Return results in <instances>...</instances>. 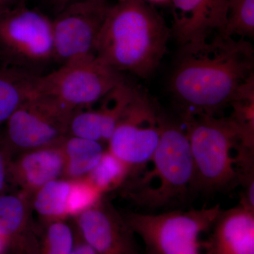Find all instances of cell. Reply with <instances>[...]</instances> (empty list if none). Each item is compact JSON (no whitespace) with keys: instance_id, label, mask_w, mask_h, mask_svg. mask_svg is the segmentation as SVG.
<instances>
[{"instance_id":"9c48e42d","label":"cell","mask_w":254,"mask_h":254,"mask_svg":"<svg viewBox=\"0 0 254 254\" xmlns=\"http://www.w3.org/2000/svg\"><path fill=\"white\" fill-rule=\"evenodd\" d=\"M110 4L108 0H83L53 18L55 59L63 64L95 57V47Z\"/></svg>"},{"instance_id":"9a60e30c","label":"cell","mask_w":254,"mask_h":254,"mask_svg":"<svg viewBox=\"0 0 254 254\" xmlns=\"http://www.w3.org/2000/svg\"><path fill=\"white\" fill-rule=\"evenodd\" d=\"M65 156L59 143L30 150L18 160L14 173L18 183L28 191H37L64 173Z\"/></svg>"},{"instance_id":"cb8c5ba5","label":"cell","mask_w":254,"mask_h":254,"mask_svg":"<svg viewBox=\"0 0 254 254\" xmlns=\"http://www.w3.org/2000/svg\"><path fill=\"white\" fill-rule=\"evenodd\" d=\"M44 1L49 5L52 9L54 10L55 15H56L70 5L78 2V1H83V0H44Z\"/></svg>"},{"instance_id":"ba28073f","label":"cell","mask_w":254,"mask_h":254,"mask_svg":"<svg viewBox=\"0 0 254 254\" xmlns=\"http://www.w3.org/2000/svg\"><path fill=\"white\" fill-rule=\"evenodd\" d=\"M160 113L148 95L136 90L108 141V150L132 170L143 168L158 144Z\"/></svg>"},{"instance_id":"4316f807","label":"cell","mask_w":254,"mask_h":254,"mask_svg":"<svg viewBox=\"0 0 254 254\" xmlns=\"http://www.w3.org/2000/svg\"><path fill=\"white\" fill-rule=\"evenodd\" d=\"M19 1L20 0H0V11L9 8V6Z\"/></svg>"},{"instance_id":"7c38bea8","label":"cell","mask_w":254,"mask_h":254,"mask_svg":"<svg viewBox=\"0 0 254 254\" xmlns=\"http://www.w3.org/2000/svg\"><path fill=\"white\" fill-rule=\"evenodd\" d=\"M174 36L182 48L200 44L213 33L223 34L229 0H170Z\"/></svg>"},{"instance_id":"5bb4252c","label":"cell","mask_w":254,"mask_h":254,"mask_svg":"<svg viewBox=\"0 0 254 254\" xmlns=\"http://www.w3.org/2000/svg\"><path fill=\"white\" fill-rule=\"evenodd\" d=\"M0 236L14 254H39L41 237L32 225L24 198L0 196Z\"/></svg>"},{"instance_id":"4fadbf2b","label":"cell","mask_w":254,"mask_h":254,"mask_svg":"<svg viewBox=\"0 0 254 254\" xmlns=\"http://www.w3.org/2000/svg\"><path fill=\"white\" fill-rule=\"evenodd\" d=\"M213 254H254V210L239 204L222 210L211 233Z\"/></svg>"},{"instance_id":"e0dca14e","label":"cell","mask_w":254,"mask_h":254,"mask_svg":"<svg viewBox=\"0 0 254 254\" xmlns=\"http://www.w3.org/2000/svg\"><path fill=\"white\" fill-rule=\"evenodd\" d=\"M36 75L0 70V123L6 121L23 102L36 94Z\"/></svg>"},{"instance_id":"7a4b0ae2","label":"cell","mask_w":254,"mask_h":254,"mask_svg":"<svg viewBox=\"0 0 254 254\" xmlns=\"http://www.w3.org/2000/svg\"><path fill=\"white\" fill-rule=\"evenodd\" d=\"M170 30L144 0H118L110 5L100 30L95 58L110 68L150 76L167 50Z\"/></svg>"},{"instance_id":"ffe728a7","label":"cell","mask_w":254,"mask_h":254,"mask_svg":"<svg viewBox=\"0 0 254 254\" xmlns=\"http://www.w3.org/2000/svg\"><path fill=\"white\" fill-rule=\"evenodd\" d=\"M223 35L241 38L254 36V0H229L226 27Z\"/></svg>"},{"instance_id":"83f0119b","label":"cell","mask_w":254,"mask_h":254,"mask_svg":"<svg viewBox=\"0 0 254 254\" xmlns=\"http://www.w3.org/2000/svg\"><path fill=\"white\" fill-rule=\"evenodd\" d=\"M6 245L5 243L4 240H3L2 237L0 236V254H2L3 251L4 250V249L6 248Z\"/></svg>"},{"instance_id":"277c9868","label":"cell","mask_w":254,"mask_h":254,"mask_svg":"<svg viewBox=\"0 0 254 254\" xmlns=\"http://www.w3.org/2000/svg\"><path fill=\"white\" fill-rule=\"evenodd\" d=\"M183 120L193 160L192 191L210 195L240 185V165L250 153L232 119L198 115Z\"/></svg>"},{"instance_id":"7402d4cb","label":"cell","mask_w":254,"mask_h":254,"mask_svg":"<svg viewBox=\"0 0 254 254\" xmlns=\"http://www.w3.org/2000/svg\"><path fill=\"white\" fill-rule=\"evenodd\" d=\"M90 107L73 111L68 125V135L93 140L101 143L103 139V126L96 110Z\"/></svg>"},{"instance_id":"603a6c76","label":"cell","mask_w":254,"mask_h":254,"mask_svg":"<svg viewBox=\"0 0 254 254\" xmlns=\"http://www.w3.org/2000/svg\"><path fill=\"white\" fill-rule=\"evenodd\" d=\"M102 192L88 179L73 180L68 203V215H78L100 200Z\"/></svg>"},{"instance_id":"2e32d148","label":"cell","mask_w":254,"mask_h":254,"mask_svg":"<svg viewBox=\"0 0 254 254\" xmlns=\"http://www.w3.org/2000/svg\"><path fill=\"white\" fill-rule=\"evenodd\" d=\"M60 144L65 156L64 173L73 179L91 173L105 153L100 142L70 135L65 136Z\"/></svg>"},{"instance_id":"ac0fdd59","label":"cell","mask_w":254,"mask_h":254,"mask_svg":"<svg viewBox=\"0 0 254 254\" xmlns=\"http://www.w3.org/2000/svg\"><path fill=\"white\" fill-rule=\"evenodd\" d=\"M71 182L53 180L37 190L35 210L40 215L50 219H59L67 215L68 198Z\"/></svg>"},{"instance_id":"6da1fadb","label":"cell","mask_w":254,"mask_h":254,"mask_svg":"<svg viewBox=\"0 0 254 254\" xmlns=\"http://www.w3.org/2000/svg\"><path fill=\"white\" fill-rule=\"evenodd\" d=\"M254 50L244 38L216 34L213 40L182 48L170 90L185 110L183 118L216 116L254 77Z\"/></svg>"},{"instance_id":"d6986e66","label":"cell","mask_w":254,"mask_h":254,"mask_svg":"<svg viewBox=\"0 0 254 254\" xmlns=\"http://www.w3.org/2000/svg\"><path fill=\"white\" fill-rule=\"evenodd\" d=\"M132 175L131 167L108 150L86 178L103 193L122 186L127 181V177Z\"/></svg>"},{"instance_id":"5b68a950","label":"cell","mask_w":254,"mask_h":254,"mask_svg":"<svg viewBox=\"0 0 254 254\" xmlns=\"http://www.w3.org/2000/svg\"><path fill=\"white\" fill-rule=\"evenodd\" d=\"M220 204L188 211L123 215L145 245V254H213L211 234Z\"/></svg>"},{"instance_id":"52a82bcc","label":"cell","mask_w":254,"mask_h":254,"mask_svg":"<svg viewBox=\"0 0 254 254\" xmlns=\"http://www.w3.org/2000/svg\"><path fill=\"white\" fill-rule=\"evenodd\" d=\"M73 111L53 97L36 93L6 120L8 141L29 150L56 144L67 136Z\"/></svg>"},{"instance_id":"44dd1931","label":"cell","mask_w":254,"mask_h":254,"mask_svg":"<svg viewBox=\"0 0 254 254\" xmlns=\"http://www.w3.org/2000/svg\"><path fill=\"white\" fill-rule=\"evenodd\" d=\"M76 239L71 228L64 222H50L40 237L38 254H71Z\"/></svg>"},{"instance_id":"3957f363","label":"cell","mask_w":254,"mask_h":254,"mask_svg":"<svg viewBox=\"0 0 254 254\" xmlns=\"http://www.w3.org/2000/svg\"><path fill=\"white\" fill-rule=\"evenodd\" d=\"M160 136L150 170L131 177L124 193L150 211L173 204L192 191L193 165L186 130L160 113Z\"/></svg>"},{"instance_id":"484cf974","label":"cell","mask_w":254,"mask_h":254,"mask_svg":"<svg viewBox=\"0 0 254 254\" xmlns=\"http://www.w3.org/2000/svg\"><path fill=\"white\" fill-rule=\"evenodd\" d=\"M2 145H0V190L4 187L5 177H6V165H5V155Z\"/></svg>"},{"instance_id":"8992f818","label":"cell","mask_w":254,"mask_h":254,"mask_svg":"<svg viewBox=\"0 0 254 254\" xmlns=\"http://www.w3.org/2000/svg\"><path fill=\"white\" fill-rule=\"evenodd\" d=\"M124 81L121 73L94 57L36 76L35 90L37 94L53 97L75 110L91 107Z\"/></svg>"},{"instance_id":"f1b7e54d","label":"cell","mask_w":254,"mask_h":254,"mask_svg":"<svg viewBox=\"0 0 254 254\" xmlns=\"http://www.w3.org/2000/svg\"><path fill=\"white\" fill-rule=\"evenodd\" d=\"M148 3H165L167 1H170V0H144Z\"/></svg>"},{"instance_id":"d4e9b609","label":"cell","mask_w":254,"mask_h":254,"mask_svg":"<svg viewBox=\"0 0 254 254\" xmlns=\"http://www.w3.org/2000/svg\"><path fill=\"white\" fill-rule=\"evenodd\" d=\"M71 254H96L94 250L81 238L75 241L74 247Z\"/></svg>"},{"instance_id":"30bf717a","label":"cell","mask_w":254,"mask_h":254,"mask_svg":"<svg viewBox=\"0 0 254 254\" xmlns=\"http://www.w3.org/2000/svg\"><path fill=\"white\" fill-rule=\"evenodd\" d=\"M0 44L23 64L55 59L53 19L23 4L0 11Z\"/></svg>"},{"instance_id":"8fae6325","label":"cell","mask_w":254,"mask_h":254,"mask_svg":"<svg viewBox=\"0 0 254 254\" xmlns=\"http://www.w3.org/2000/svg\"><path fill=\"white\" fill-rule=\"evenodd\" d=\"M80 237L96 254H141L123 215L106 200L78 214Z\"/></svg>"}]
</instances>
